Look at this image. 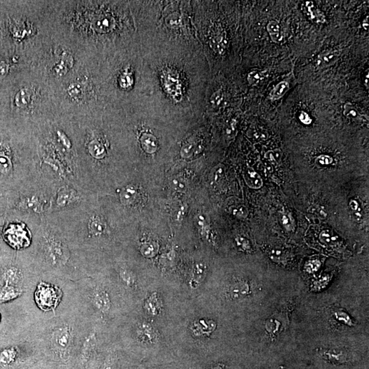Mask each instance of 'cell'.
Returning a JSON list of instances; mask_svg holds the SVG:
<instances>
[{
    "mask_svg": "<svg viewBox=\"0 0 369 369\" xmlns=\"http://www.w3.org/2000/svg\"><path fill=\"white\" fill-rule=\"evenodd\" d=\"M320 237H321V241L326 243H330L331 242L334 241L335 240L334 237L331 236L330 234L327 232H322Z\"/></svg>",
    "mask_w": 369,
    "mask_h": 369,
    "instance_id": "obj_26",
    "label": "cell"
},
{
    "mask_svg": "<svg viewBox=\"0 0 369 369\" xmlns=\"http://www.w3.org/2000/svg\"><path fill=\"white\" fill-rule=\"evenodd\" d=\"M45 248H46V253L49 259H50L52 261H54V262L63 259L64 257L62 256H64V255L67 254L64 252L63 243H62L61 241L53 240L52 238L47 242Z\"/></svg>",
    "mask_w": 369,
    "mask_h": 369,
    "instance_id": "obj_5",
    "label": "cell"
},
{
    "mask_svg": "<svg viewBox=\"0 0 369 369\" xmlns=\"http://www.w3.org/2000/svg\"><path fill=\"white\" fill-rule=\"evenodd\" d=\"M322 358L334 364H341L349 361V357L346 352L339 349H322L320 352Z\"/></svg>",
    "mask_w": 369,
    "mask_h": 369,
    "instance_id": "obj_3",
    "label": "cell"
},
{
    "mask_svg": "<svg viewBox=\"0 0 369 369\" xmlns=\"http://www.w3.org/2000/svg\"><path fill=\"white\" fill-rule=\"evenodd\" d=\"M251 293V287L249 283L245 281H237L230 286L228 290V294L232 299H241L245 298Z\"/></svg>",
    "mask_w": 369,
    "mask_h": 369,
    "instance_id": "obj_7",
    "label": "cell"
},
{
    "mask_svg": "<svg viewBox=\"0 0 369 369\" xmlns=\"http://www.w3.org/2000/svg\"><path fill=\"white\" fill-rule=\"evenodd\" d=\"M160 306H159V301L156 298V295H153L150 299L146 302V308L147 311L151 315H155L158 313V310Z\"/></svg>",
    "mask_w": 369,
    "mask_h": 369,
    "instance_id": "obj_21",
    "label": "cell"
},
{
    "mask_svg": "<svg viewBox=\"0 0 369 369\" xmlns=\"http://www.w3.org/2000/svg\"><path fill=\"white\" fill-rule=\"evenodd\" d=\"M266 75V72L261 70H253L248 75V81L252 86H257L264 80Z\"/></svg>",
    "mask_w": 369,
    "mask_h": 369,
    "instance_id": "obj_17",
    "label": "cell"
},
{
    "mask_svg": "<svg viewBox=\"0 0 369 369\" xmlns=\"http://www.w3.org/2000/svg\"><path fill=\"white\" fill-rule=\"evenodd\" d=\"M244 177H245L246 183L252 188H260L263 185V181L260 176L252 168H249L246 170Z\"/></svg>",
    "mask_w": 369,
    "mask_h": 369,
    "instance_id": "obj_11",
    "label": "cell"
},
{
    "mask_svg": "<svg viewBox=\"0 0 369 369\" xmlns=\"http://www.w3.org/2000/svg\"><path fill=\"white\" fill-rule=\"evenodd\" d=\"M222 99V92H221V90H219V91L215 92V93L213 94V98H212V101H213V103L215 104V105H218L221 103Z\"/></svg>",
    "mask_w": 369,
    "mask_h": 369,
    "instance_id": "obj_24",
    "label": "cell"
},
{
    "mask_svg": "<svg viewBox=\"0 0 369 369\" xmlns=\"http://www.w3.org/2000/svg\"><path fill=\"white\" fill-rule=\"evenodd\" d=\"M343 113L344 116L348 118L353 119V120H357L360 118V114L359 111L355 108L354 105L351 103H346L343 107Z\"/></svg>",
    "mask_w": 369,
    "mask_h": 369,
    "instance_id": "obj_20",
    "label": "cell"
},
{
    "mask_svg": "<svg viewBox=\"0 0 369 369\" xmlns=\"http://www.w3.org/2000/svg\"><path fill=\"white\" fill-rule=\"evenodd\" d=\"M142 145L148 153H152L156 151L158 149V144L154 136L149 134H144L141 139Z\"/></svg>",
    "mask_w": 369,
    "mask_h": 369,
    "instance_id": "obj_12",
    "label": "cell"
},
{
    "mask_svg": "<svg viewBox=\"0 0 369 369\" xmlns=\"http://www.w3.org/2000/svg\"><path fill=\"white\" fill-rule=\"evenodd\" d=\"M20 271L15 266L7 267L3 271L1 274L2 281L4 284L8 285L18 286V283L20 281Z\"/></svg>",
    "mask_w": 369,
    "mask_h": 369,
    "instance_id": "obj_9",
    "label": "cell"
},
{
    "mask_svg": "<svg viewBox=\"0 0 369 369\" xmlns=\"http://www.w3.org/2000/svg\"><path fill=\"white\" fill-rule=\"evenodd\" d=\"M138 197V192L136 189L133 187H127L126 190L123 191L121 194V200L123 204L126 205H131L136 202V198Z\"/></svg>",
    "mask_w": 369,
    "mask_h": 369,
    "instance_id": "obj_15",
    "label": "cell"
},
{
    "mask_svg": "<svg viewBox=\"0 0 369 369\" xmlns=\"http://www.w3.org/2000/svg\"><path fill=\"white\" fill-rule=\"evenodd\" d=\"M230 211L232 214L239 217H245L247 215V209L241 204H234L230 206Z\"/></svg>",
    "mask_w": 369,
    "mask_h": 369,
    "instance_id": "obj_23",
    "label": "cell"
},
{
    "mask_svg": "<svg viewBox=\"0 0 369 369\" xmlns=\"http://www.w3.org/2000/svg\"><path fill=\"white\" fill-rule=\"evenodd\" d=\"M214 45L217 52L221 54L224 52L226 47V35H225L224 30L221 28H217L216 36L214 39Z\"/></svg>",
    "mask_w": 369,
    "mask_h": 369,
    "instance_id": "obj_16",
    "label": "cell"
},
{
    "mask_svg": "<svg viewBox=\"0 0 369 369\" xmlns=\"http://www.w3.org/2000/svg\"><path fill=\"white\" fill-rule=\"evenodd\" d=\"M0 319H1V317H0Z\"/></svg>",
    "mask_w": 369,
    "mask_h": 369,
    "instance_id": "obj_32",
    "label": "cell"
},
{
    "mask_svg": "<svg viewBox=\"0 0 369 369\" xmlns=\"http://www.w3.org/2000/svg\"><path fill=\"white\" fill-rule=\"evenodd\" d=\"M267 30L270 34L271 39L274 43H278L281 41V28L280 25L276 21H271L267 26Z\"/></svg>",
    "mask_w": 369,
    "mask_h": 369,
    "instance_id": "obj_14",
    "label": "cell"
},
{
    "mask_svg": "<svg viewBox=\"0 0 369 369\" xmlns=\"http://www.w3.org/2000/svg\"><path fill=\"white\" fill-rule=\"evenodd\" d=\"M35 297L36 303L41 310L52 311L59 305L62 292L56 286L41 282L37 286Z\"/></svg>",
    "mask_w": 369,
    "mask_h": 369,
    "instance_id": "obj_1",
    "label": "cell"
},
{
    "mask_svg": "<svg viewBox=\"0 0 369 369\" xmlns=\"http://www.w3.org/2000/svg\"><path fill=\"white\" fill-rule=\"evenodd\" d=\"M266 330L268 331L270 334H277L281 331L282 327L281 323L278 321L277 316H272L268 320L266 324Z\"/></svg>",
    "mask_w": 369,
    "mask_h": 369,
    "instance_id": "obj_19",
    "label": "cell"
},
{
    "mask_svg": "<svg viewBox=\"0 0 369 369\" xmlns=\"http://www.w3.org/2000/svg\"><path fill=\"white\" fill-rule=\"evenodd\" d=\"M289 88V84L288 82L285 81H281L279 84L276 85L273 90L271 91L270 94L271 99L278 100L283 97L286 92L288 91Z\"/></svg>",
    "mask_w": 369,
    "mask_h": 369,
    "instance_id": "obj_13",
    "label": "cell"
},
{
    "mask_svg": "<svg viewBox=\"0 0 369 369\" xmlns=\"http://www.w3.org/2000/svg\"><path fill=\"white\" fill-rule=\"evenodd\" d=\"M18 357L16 348L6 347L0 351V369L9 368Z\"/></svg>",
    "mask_w": 369,
    "mask_h": 369,
    "instance_id": "obj_8",
    "label": "cell"
},
{
    "mask_svg": "<svg viewBox=\"0 0 369 369\" xmlns=\"http://www.w3.org/2000/svg\"><path fill=\"white\" fill-rule=\"evenodd\" d=\"M224 365L218 364L217 365V366L213 367V368L211 369H224Z\"/></svg>",
    "mask_w": 369,
    "mask_h": 369,
    "instance_id": "obj_31",
    "label": "cell"
},
{
    "mask_svg": "<svg viewBox=\"0 0 369 369\" xmlns=\"http://www.w3.org/2000/svg\"><path fill=\"white\" fill-rule=\"evenodd\" d=\"M300 120L302 121L304 124L310 125L312 122V119L310 118L309 115L305 111H302L300 114Z\"/></svg>",
    "mask_w": 369,
    "mask_h": 369,
    "instance_id": "obj_27",
    "label": "cell"
},
{
    "mask_svg": "<svg viewBox=\"0 0 369 369\" xmlns=\"http://www.w3.org/2000/svg\"><path fill=\"white\" fill-rule=\"evenodd\" d=\"M93 302L96 307L102 312H107L110 307L108 295L103 291H97L94 293Z\"/></svg>",
    "mask_w": 369,
    "mask_h": 369,
    "instance_id": "obj_10",
    "label": "cell"
},
{
    "mask_svg": "<svg viewBox=\"0 0 369 369\" xmlns=\"http://www.w3.org/2000/svg\"><path fill=\"white\" fill-rule=\"evenodd\" d=\"M89 151L92 156L97 159L103 158L105 155V149L103 145L98 141H93L89 145Z\"/></svg>",
    "mask_w": 369,
    "mask_h": 369,
    "instance_id": "obj_18",
    "label": "cell"
},
{
    "mask_svg": "<svg viewBox=\"0 0 369 369\" xmlns=\"http://www.w3.org/2000/svg\"><path fill=\"white\" fill-rule=\"evenodd\" d=\"M350 206H351V209L353 211H357V210L358 209V204L354 200H351V202H350Z\"/></svg>",
    "mask_w": 369,
    "mask_h": 369,
    "instance_id": "obj_28",
    "label": "cell"
},
{
    "mask_svg": "<svg viewBox=\"0 0 369 369\" xmlns=\"http://www.w3.org/2000/svg\"><path fill=\"white\" fill-rule=\"evenodd\" d=\"M334 317L338 320L340 323H344V325H349L351 326L353 325V323L352 321L351 318L350 317L349 314L346 313L345 311L342 310H337L334 313Z\"/></svg>",
    "mask_w": 369,
    "mask_h": 369,
    "instance_id": "obj_22",
    "label": "cell"
},
{
    "mask_svg": "<svg viewBox=\"0 0 369 369\" xmlns=\"http://www.w3.org/2000/svg\"><path fill=\"white\" fill-rule=\"evenodd\" d=\"M332 158L330 156H328V155H321L317 159V161L320 164H324V165L331 164L332 162Z\"/></svg>",
    "mask_w": 369,
    "mask_h": 369,
    "instance_id": "obj_25",
    "label": "cell"
},
{
    "mask_svg": "<svg viewBox=\"0 0 369 369\" xmlns=\"http://www.w3.org/2000/svg\"><path fill=\"white\" fill-rule=\"evenodd\" d=\"M22 291L18 286L3 284L0 287V304L10 302L20 297Z\"/></svg>",
    "mask_w": 369,
    "mask_h": 369,
    "instance_id": "obj_6",
    "label": "cell"
},
{
    "mask_svg": "<svg viewBox=\"0 0 369 369\" xmlns=\"http://www.w3.org/2000/svg\"><path fill=\"white\" fill-rule=\"evenodd\" d=\"M340 52L338 50H327L320 54L315 61L316 67L324 69L334 65L339 60Z\"/></svg>",
    "mask_w": 369,
    "mask_h": 369,
    "instance_id": "obj_2",
    "label": "cell"
},
{
    "mask_svg": "<svg viewBox=\"0 0 369 369\" xmlns=\"http://www.w3.org/2000/svg\"><path fill=\"white\" fill-rule=\"evenodd\" d=\"M368 17L367 16L366 18L364 19V20L362 22V26L363 28H364V30H368Z\"/></svg>",
    "mask_w": 369,
    "mask_h": 369,
    "instance_id": "obj_29",
    "label": "cell"
},
{
    "mask_svg": "<svg viewBox=\"0 0 369 369\" xmlns=\"http://www.w3.org/2000/svg\"><path fill=\"white\" fill-rule=\"evenodd\" d=\"M52 339L57 348L60 350L67 349L69 347L72 339L69 327H60L55 331Z\"/></svg>",
    "mask_w": 369,
    "mask_h": 369,
    "instance_id": "obj_4",
    "label": "cell"
},
{
    "mask_svg": "<svg viewBox=\"0 0 369 369\" xmlns=\"http://www.w3.org/2000/svg\"><path fill=\"white\" fill-rule=\"evenodd\" d=\"M368 75H368V73H367V75H366V78H365V80H364V81H365V86H366V87H367V88H368Z\"/></svg>",
    "mask_w": 369,
    "mask_h": 369,
    "instance_id": "obj_30",
    "label": "cell"
}]
</instances>
